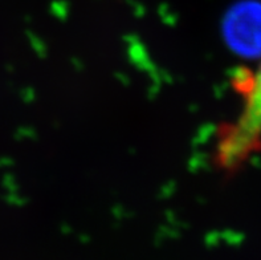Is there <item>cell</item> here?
I'll list each match as a JSON object with an SVG mask.
<instances>
[{
	"label": "cell",
	"mask_w": 261,
	"mask_h": 260,
	"mask_svg": "<svg viewBox=\"0 0 261 260\" xmlns=\"http://www.w3.org/2000/svg\"><path fill=\"white\" fill-rule=\"evenodd\" d=\"M242 97L235 119L219 128L214 142V163L224 173H235L261 150V63L252 72L233 80Z\"/></svg>",
	"instance_id": "cell-1"
}]
</instances>
